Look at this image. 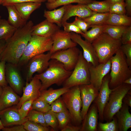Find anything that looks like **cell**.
Instances as JSON below:
<instances>
[{
	"label": "cell",
	"instance_id": "6da1fadb",
	"mask_svg": "<svg viewBox=\"0 0 131 131\" xmlns=\"http://www.w3.org/2000/svg\"><path fill=\"white\" fill-rule=\"evenodd\" d=\"M33 23L31 20L23 27L16 29L6 41L5 46L0 57V61L18 65L26 47L32 36Z\"/></svg>",
	"mask_w": 131,
	"mask_h": 131
},
{
	"label": "cell",
	"instance_id": "7a4b0ae2",
	"mask_svg": "<svg viewBox=\"0 0 131 131\" xmlns=\"http://www.w3.org/2000/svg\"><path fill=\"white\" fill-rule=\"evenodd\" d=\"M72 71L66 70L60 62L55 59H51L47 68L42 73L35 76L41 82V91L47 89L54 84L61 85L70 76Z\"/></svg>",
	"mask_w": 131,
	"mask_h": 131
},
{
	"label": "cell",
	"instance_id": "3957f363",
	"mask_svg": "<svg viewBox=\"0 0 131 131\" xmlns=\"http://www.w3.org/2000/svg\"><path fill=\"white\" fill-rule=\"evenodd\" d=\"M111 60L109 86L110 89H113L123 83L125 80L131 77V68L121 48L112 57Z\"/></svg>",
	"mask_w": 131,
	"mask_h": 131
},
{
	"label": "cell",
	"instance_id": "277c9868",
	"mask_svg": "<svg viewBox=\"0 0 131 131\" xmlns=\"http://www.w3.org/2000/svg\"><path fill=\"white\" fill-rule=\"evenodd\" d=\"M99 63H104L110 59L120 48L121 39H116L103 33L92 43Z\"/></svg>",
	"mask_w": 131,
	"mask_h": 131
},
{
	"label": "cell",
	"instance_id": "5b68a950",
	"mask_svg": "<svg viewBox=\"0 0 131 131\" xmlns=\"http://www.w3.org/2000/svg\"><path fill=\"white\" fill-rule=\"evenodd\" d=\"M52 44L51 37L32 35L18 65H24L33 57L49 51Z\"/></svg>",
	"mask_w": 131,
	"mask_h": 131
},
{
	"label": "cell",
	"instance_id": "8992f818",
	"mask_svg": "<svg viewBox=\"0 0 131 131\" xmlns=\"http://www.w3.org/2000/svg\"><path fill=\"white\" fill-rule=\"evenodd\" d=\"M131 89V84L124 83L112 89L104 108V120L106 122L112 120L116 113L121 108L124 97Z\"/></svg>",
	"mask_w": 131,
	"mask_h": 131
},
{
	"label": "cell",
	"instance_id": "52a82bcc",
	"mask_svg": "<svg viewBox=\"0 0 131 131\" xmlns=\"http://www.w3.org/2000/svg\"><path fill=\"white\" fill-rule=\"evenodd\" d=\"M89 65L83 57L82 52L80 51L77 62L70 75L63 83V87L70 88L90 84Z\"/></svg>",
	"mask_w": 131,
	"mask_h": 131
},
{
	"label": "cell",
	"instance_id": "ba28073f",
	"mask_svg": "<svg viewBox=\"0 0 131 131\" xmlns=\"http://www.w3.org/2000/svg\"><path fill=\"white\" fill-rule=\"evenodd\" d=\"M62 98L69 111L71 120L75 125L79 126L82 123L81 115L82 102L79 86L73 87L62 95Z\"/></svg>",
	"mask_w": 131,
	"mask_h": 131
},
{
	"label": "cell",
	"instance_id": "9c48e42d",
	"mask_svg": "<svg viewBox=\"0 0 131 131\" xmlns=\"http://www.w3.org/2000/svg\"><path fill=\"white\" fill-rule=\"evenodd\" d=\"M80 51L76 46L57 51L52 54L51 59L63 64L67 70L72 71L78 60Z\"/></svg>",
	"mask_w": 131,
	"mask_h": 131
},
{
	"label": "cell",
	"instance_id": "30bf717a",
	"mask_svg": "<svg viewBox=\"0 0 131 131\" xmlns=\"http://www.w3.org/2000/svg\"><path fill=\"white\" fill-rule=\"evenodd\" d=\"M52 54L48 51L46 54L42 53L32 57L28 61L26 77V82H29L36 72L41 74L48 68Z\"/></svg>",
	"mask_w": 131,
	"mask_h": 131
},
{
	"label": "cell",
	"instance_id": "8fae6325",
	"mask_svg": "<svg viewBox=\"0 0 131 131\" xmlns=\"http://www.w3.org/2000/svg\"><path fill=\"white\" fill-rule=\"evenodd\" d=\"M110 79V76L106 75L104 78L98 94L94 100V102L96 104L98 108L99 120L102 122L104 121V108L112 90V89L110 88L109 86Z\"/></svg>",
	"mask_w": 131,
	"mask_h": 131
},
{
	"label": "cell",
	"instance_id": "7c38bea8",
	"mask_svg": "<svg viewBox=\"0 0 131 131\" xmlns=\"http://www.w3.org/2000/svg\"><path fill=\"white\" fill-rule=\"evenodd\" d=\"M53 44L49 51L52 54L57 51L76 47L77 44L71 38V33L60 29L51 36Z\"/></svg>",
	"mask_w": 131,
	"mask_h": 131
},
{
	"label": "cell",
	"instance_id": "4fadbf2b",
	"mask_svg": "<svg viewBox=\"0 0 131 131\" xmlns=\"http://www.w3.org/2000/svg\"><path fill=\"white\" fill-rule=\"evenodd\" d=\"M5 75L6 81L9 86L17 93L21 94L23 91L24 83L17 66L6 63Z\"/></svg>",
	"mask_w": 131,
	"mask_h": 131
},
{
	"label": "cell",
	"instance_id": "5bb4252c",
	"mask_svg": "<svg viewBox=\"0 0 131 131\" xmlns=\"http://www.w3.org/2000/svg\"><path fill=\"white\" fill-rule=\"evenodd\" d=\"M41 86L40 81L35 76L29 82H26L25 85L23 88V94L19 101L16 106L19 109L25 102L29 100H34L39 98Z\"/></svg>",
	"mask_w": 131,
	"mask_h": 131
},
{
	"label": "cell",
	"instance_id": "9a60e30c",
	"mask_svg": "<svg viewBox=\"0 0 131 131\" xmlns=\"http://www.w3.org/2000/svg\"><path fill=\"white\" fill-rule=\"evenodd\" d=\"M70 33L72 40L82 48L83 57L87 61L94 66L98 64V59L92 43L83 39L78 33L73 32Z\"/></svg>",
	"mask_w": 131,
	"mask_h": 131
},
{
	"label": "cell",
	"instance_id": "2e32d148",
	"mask_svg": "<svg viewBox=\"0 0 131 131\" xmlns=\"http://www.w3.org/2000/svg\"><path fill=\"white\" fill-rule=\"evenodd\" d=\"M111 59L104 63L93 66L90 64L89 71L90 84L99 90L104 78L110 70Z\"/></svg>",
	"mask_w": 131,
	"mask_h": 131
},
{
	"label": "cell",
	"instance_id": "e0dca14e",
	"mask_svg": "<svg viewBox=\"0 0 131 131\" xmlns=\"http://www.w3.org/2000/svg\"><path fill=\"white\" fill-rule=\"evenodd\" d=\"M82 102L81 115L84 119L92 102L97 96L99 90L92 84L79 86Z\"/></svg>",
	"mask_w": 131,
	"mask_h": 131
},
{
	"label": "cell",
	"instance_id": "ac0fdd59",
	"mask_svg": "<svg viewBox=\"0 0 131 131\" xmlns=\"http://www.w3.org/2000/svg\"><path fill=\"white\" fill-rule=\"evenodd\" d=\"M65 6V12L62 21V24L71 17L75 16L84 18L90 16L94 12L86 4H78L74 5L69 4Z\"/></svg>",
	"mask_w": 131,
	"mask_h": 131
},
{
	"label": "cell",
	"instance_id": "d6986e66",
	"mask_svg": "<svg viewBox=\"0 0 131 131\" xmlns=\"http://www.w3.org/2000/svg\"><path fill=\"white\" fill-rule=\"evenodd\" d=\"M0 119L4 127L12 125L23 124L28 120L23 118L16 106L8 107L0 112Z\"/></svg>",
	"mask_w": 131,
	"mask_h": 131
},
{
	"label": "cell",
	"instance_id": "ffe728a7",
	"mask_svg": "<svg viewBox=\"0 0 131 131\" xmlns=\"http://www.w3.org/2000/svg\"><path fill=\"white\" fill-rule=\"evenodd\" d=\"M98 108L94 103L90 106L84 118L82 121L81 131H96L98 130Z\"/></svg>",
	"mask_w": 131,
	"mask_h": 131
},
{
	"label": "cell",
	"instance_id": "44dd1931",
	"mask_svg": "<svg viewBox=\"0 0 131 131\" xmlns=\"http://www.w3.org/2000/svg\"><path fill=\"white\" fill-rule=\"evenodd\" d=\"M0 98V112L14 105H17L20 97L14 90L8 85L3 87Z\"/></svg>",
	"mask_w": 131,
	"mask_h": 131
},
{
	"label": "cell",
	"instance_id": "7402d4cb",
	"mask_svg": "<svg viewBox=\"0 0 131 131\" xmlns=\"http://www.w3.org/2000/svg\"><path fill=\"white\" fill-rule=\"evenodd\" d=\"M60 27L56 24L51 23L46 19L33 27L32 35H36L51 37Z\"/></svg>",
	"mask_w": 131,
	"mask_h": 131
},
{
	"label": "cell",
	"instance_id": "603a6c76",
	"mask_svg": "<svg viewBox=\"0 0 131 131\" xmlns=\"http://www.w3.org/2000/svg\"><path fill=\"white\" fill-rule=\"evenodd\" d=\"M117 119L118 131H127L131 127V114L129 108L123 103L122 106L115 114Z\"/></svg>",
	"mask_w": 131,
	"mask_h": 131
},
{
	"label": "cell",
	"instance_id": "cb8c5ba5",
	"mask_svg": "<svg viewBox=\"0 0 131 131\" xmlns=\"http://www.w3.org/2000/svg\"><path fill=\"white\" fill-rule=\"evenodd\" d=\"M41 5V2H28L17 3L14 5L22 18L27 21L31 14L39 8Z\"/></svg>",
	"mask_w": 131,
	"mask_h": 131
},
{
	"label": "cell",
	"instance_id": "d4e9b609",
	"mask_svg": "<svg viewBox=\"0 0 131 131\" xmlns=\"http://www.w3.org/2000/svg\"><path fill=\"white\" fill-rule=\"evenodd\" d=\"M8 13V22L16 29L24 26L27 21L24 20L14 5L6 6Z\"/></svg>",
	"mask_w": 131,
	"mask_h": 131
},
{
	"label": "cell",
	"instance_id": "484cf974",
	"mask_svg": "<svg viewBox=\"0 0 131 131\" xmlns=\"http://www.w3.org/2000/svg\"><path fill=\"white\" fill-rule=\"evenodd\" d=\"M70 88L63 87L60 88L54 89L52 88L41 91L40 97L50 105L65 93L68 91Z\"/></svg>",
	"mask_w": 131,
	"mask_h": 131
},
{
	"label": "cell",
	"instance_id": "4316f807",
	"mask_svg": "<svg viewBox=\"0 0 131 131\" xmlns=\"http://www.w3.org/2000/svg\"><path fill=\"white\" fill-rule=\"evenodd\" d=\"M65 10V6L53 10H46L44 12V16L49 22L55 24L60 27L62 26V21Z\"/></svg>",
	"mask_w": 131,
	"mask_h": 131
},
{
	"label": "cell",
	"instance_id": "83f0119b",
	"mask_svg": "<svg viewBox=\"0 0 131 131\" xmlns=\"http://www.w3.org/2000/svg\"><path fill=\"white\" fill-rule=\"evenodd\" d=\"M105 24L117 26L131 25V18L124 15L111 14Z\"/></svg>",
	"mask_w": 131,
	"mask_h": 131
},
{
	"label": "cell",
	"instance_id": "f1b7e54d",
	"mask_svg": "<svg viewBox=\"0 0 131 131\" xmlns=\"http://www.w3.org/2000/svg\"><path fill=\"white\" fill-rule=\"evenodd\" d=\"M16 30L7 20L2 18L0 16V40L6 41L13 35Z\"/></svg>",
	"mask_w": 131,
	"mask_h": 131
},
{
	"label": "cell",
	"instance_id": "f546056e",
	"mask_svg": "<svg viewBox=\"0 0 131 131\" xmlns=\"http://www.w3.org/2000/svg\"><path fill=\"white\" fill-rule=\"evenodd\" d=\"M110 14L109 12L101 13L94 12L90 16L82 19L89 24L90 26L105 25Z\"/></svg>",
	"mask_w": 131,
	"mask_h": 131
},
{
	"label": "cell",
	"instance_id": "4dcf8cb0",
	"mask_svg": "<svg viewBox=\"0 0 131 131\" xmlns=\"http://www.w3.org/2000/svg\"><path fill=\"white\" fill-rule=\"evenodd\" d=\"M128 26L105 24L104 25L103 32L114 39H120Z\"/></svg>",
	"mask_w": 131,
	"mask_h": 131
},
{
	"label": "cell",
	"instance_id": "1f68e13d",
	"mask_svg": "<svg viewBox=\"0 0 131 131\" xmlns=\"http://www.w3.org/2000/svg\"><path fill=\"white\" fill-rule=\"evenodd\" d=\"M104 25L90 26L91 29L84 33L82 36L85 40L92 43V42L104 33Z\"/></svg>",
	"mask_w": 131,
	"mask_h": 131
},
{
	"label": "cell",
	"instance_id": "d6a6232c",
	"mask_svg": "<svg viewBox=\"0 0 131 131\" xmlns=\"http://www.w3.org/2000/svg\"><path fill=\"white\" fill-rule=\"evenodd\" d=\"M111 4L109 0H105L102 1L94 0L87 5L89 8L94 12L104 13L109 12Z\"/></svg>",
	"mask_w": 131,
	"mask_h": 131
},
{
	"label": "cell",
	"instance_id": "836d02e7",
	"mask_svg": "<svg viewBox=\"0 0 131 131\" xmlns=\"http://www.w3.org/2000/svg\"><path fill=\"white\" fill-rule=\"evenodd\" d=\"M94 0H57L52 3L47 2L46 3V8L49 10H52L61 6L71 4L73 3L84 4L88 5Z\"/></svg>",
	"mask_w": 131,
	"mask_h": 131
},
{
	"label": "cell",
	"instance_id": "e575fe53",
	"mask_svg": "<svg viewBox=\"0 0 131 131\" xmlns=\"http://www.w3.org/2000/svg\"><path fill=\"white\" fill-rule=\"evenodd\" d=\"M23 124L26 131H54L52 128H50L49 127L45 126L40 124L28 120Z\"/></svg>",
	"mask_w": 131,
	"mask_h": 131
},
{
	"label": "cell",
	"instance_id": "d590c367",
	"mask_svg": "<svg viewBox=\"0 0 131 131\" xmlns=\"http://www.w3.org/2000/svg\"><path fill=\"white\" fill-rule=\"evenodd\" d=\"M45 123L47 127H50L54 131L59 128L58 121L55 113L50 110L44 113Z\"/></svg>",
	"mask_w": 131,
	"mask_h": 131
},
{
	"label": "cell",
	"instance_id": "8d00e7d4",
	"mask_svg": "<svg viewBox=\"0 0 131 131\" xmlns=\"http://www.w3.org/2000/svg\"><path fill=\"white\" fill-rule=\"evenodd\" d=\"M32 109L45 113L51 110V106L44 99L39 97L33 102Z\"/></svg>",
	"mask_w": 131,
	"mask_h": 131
},
{
	"label": "cell",
	"instance_id": "74e56055",
	"mask_svg": "<svg viewBox=\"0 0 131 131\" xmlns=\"http://www.w3.org/2000/svg\"><path fill=\"white\" fill-rule=\"evenodd\" d=\"M57 120L59 128L61 131L69 124L71 120L69 112L67 109L59 113H55Z\"/></svg>",
	"mask_w": 131,
	"mask_h": 131
},
{
	"label": "cell",
	"instance_id": "f35d334b",
	"mask_svg": "<svg viewBox=\"0 0 131 131\" xmlns=\"http://www.w3.org/2000/svg\"><path fill=\"white\" fill-rule=\"evenodd\" d=\"M44 113L32 109L29 112L26 117L28 120L40 124L47 127L45 123Z\"/></svg>",
	"mask_w": 131,
	"mask_h": 131
},
{
	"label": "cell",
	"instance_id": "ab89813d",
	"mask_svg": "<svg viewBox=\"0 0 131 131\" xmlns=\"http://www.w3.org/2000/svg\"><path fill=\"white\" fill-rule=\"evenodd\" d=\"M97 129L99 131H119L116 117L114 116L112 120L110 122L105 123L99 122L98 124Z\"/></svg>",
	"mask_w": 131,
	"mask_h": 131
},
{
	"label": "cell",
	"instance_id": "60d3db41",
	"mask_svg": "<svg viewBox=\"0 0 131 131\" xmlns=\"http://www.w3.org/2000/svg\"><path fill=\"white\" fill-rule=\"evenodd\" d=\"M111 14L124 15L126 13V4L124 2L112 4L109 12Z\"/></svg>",
	"mask_w": 131,
	"mask_h": 131
},
{
	"label": "cell",
	"instance_id": "b9f144b4",
	"mask_svg": "<svg viewBox=\"0 0 131 131\" xmlns=\"http://www.w3.org/2000/svg\"><path fill=\"white\" fill-rule=\"evenodd\" d=\"M50 106L51 110L55 113H59L67 109L60 97L53 102Z\"/></svg>",
	"mask_w": 131,
	"mask_h": 131
},
{
	"label": "cell",
	"instance_id": "7bdbcfd3",
	"mask_svg": "<svg viewBox=\"0 0 131 131\" xmlns=\"http://www.w3.org/2000/svg\"><path fill=\"white\" fill-rule=\"evenodd\" d=\"M33 101L30 100L25 102L18 109V112L22 118L26 117L29 111L32 109V105Z\"/></svg>",
	"mask_w": 131,
	"mask_h": 131
},
{
	"label": "cell",
	"instance_id": "ee69618b",
	"mask_svg": "<svg viewBox=\"0 0 131 131\" xmlns=\"http://www.w3.org/2000/svg\"><path fill=\"white\" fill-rule=\"evenodd\" d=\"M62 26L64 28V30L67 32H73L82 35L84 33L73 22L68 23L67 21L65 22L62 24Z\"/></svg>",
	"mask_w": 131,
	"mask_h": 131
},
{
	"label": "cell",
	"instance_id": "f6af8a7d",
	"mask_svg": "<svg viewBox=\"0 0 131 131\" xmlns=\"http://www.w3.org/2000/svg\"><path fill=\"white\" fill-rule=\"evenodd\" d=\"M73 23L76 25L83 33H85L90 27V25L82 18L76 16Z\"/></svg>",
	"mask_w": 131,
	"mask_h": 131
},
{
	"label": "cell",
	"instance_id": "bcb514c9",
	"mask_svg": "<svg viewBox=\"0 0 131 131\" xmlns=\"http://www.w3.org/2000/svg\"><path fill=\"white\" fill-rule=\"evenodd\" d=\"M6 62L4 61L0 62V86L3 87L8 86L5 75V66Z\"/></svg>",
	"mask_w": 131,
	"mask_h": 131
},
{
	"label": "cell",
	"instance_id": "7dc6e473",
	"mask_svg": "<svg viewBox=\"0 0 131 131\" xmlns=\"http://www.w3.org/2000/svg\"><path fill=\"white\" fill-rule=\"evenodd\" d=\"M121 49L126 57L130 67L131 68V43L122 44Z\"/></svg>",
	"mask_w": 131,
	"mask_h": 131
},
{
	"label": "cell",
	"instance_id": "c3c4849f",
	"mask_svg": "<svg viewBox=\"0 0 131 131\" xmlns=\"http://www.w3.org/2000/svg\"><path fill=\"white\" fill-rule=\"evenodd\" d=\"M122 44L131 43V25L127 27L121 38Z\"/></svg>",
	"mask_w": 131,
	"mask_h": 131
},
{
	"label": "cell",
	"instance_id": "681fc988",
	"mask_svg": "<svg viewBox=\"0 0 131 131\" xmlns=\"http://www.w3.org/2000/svg\"><path fill=\"white\" fill-rule=\"evenodd\" d=\"M46 1L47 0H3L1 5L6 7L7 6L14 5L16 3L23 2H32L42 3Z\"/></svg>",
	"mask_w": 131,
	"mask_h": 131
},
{
	"label": "cell",
	"instance_id": "f907efd6",
	"mask_svg": "<svg viewBox=\"0 0 131 131\" xmlns=\"http://www.w3.org/2000/svg\"><path fill=\"white\" fill-rule=\"evenodd\" d=\"M3 131H26L23 124L16 125L11 127H4L2 130Z\"/></svg>",
	"mask_w": 131,
	"mask_h": 131
},
{
	"label": "cell",
	"instance_id": "816d5d0a",
	"mask_svg": "<svg viewBox=\"0 0 131 131\" xmlns=\"http://www.w3.org/2000/svg\"><path fill=\"white\" fill-rule=\"evenodd\" d=\"M81 127L74 126L68 124L61 131H80Z\"/></svg>",
	"mask_w": 131,
	"mask_h": 131
},
{
	"label": "cell",
	"instance_id": "f5cc1de1",
	"mask_svg": "<svg viewBox=\"0 0 131 131\" xmlns=\"http://www.w3.org/2000/svg\"><path fill=\"white\" fill-rule=\"evenodd\" d=\"M123 103L131 107V90L128 91L124 97L123 99Z\"/></svg>",
	"mask_w": 131,
	"mask_h": 131
},
{
	"label": "cell",
	"instance_id": "db71d44e",
	"mask_svg": "<svg viewBox=\"0 0 131 131\" xmlns=\"http://www.w3.org/2000/svg\"><path fill=\"white\" fill-rule=\"evenodd\" d=\"M126 8L128 14H131V0H126Z\"/></svg>",
	"mask_w": 131,
	"mask_h": 131
},
{
	"label": "cell",
	"instance_id": "11a10c76",
	"mask_svg": "<svg viewBox=\"0 0 131 131\" xmlns=\"http://www.w3.org/2000/svg\"><path fill=\"white\" fill-rule=\"evenodd\" d=\"M6 41L4 40H0V57L1 54L6 45Z\"/></svg>",
	"mask_w": 131,
	"mask_h": 131
},
{
	"label": "cell",
	"instance_id": "9f6ffc18",
	"mask_svg": "<svg viewBox=\"0 0 131 131\" xmlns=\"http://www.w3.org/2000/svg\"><path fill=\"white\" fill-rule=\"evenodd\" d=\"M112 4L124 2V0H109Z\"/></svg>",
	"mask_w": 131,
	"mask_h": 131
},
{
	"label": "cell",
	"instance_id": "6f0895ef",
	"mask_svg": "<svg viewBox=\"0 0 131 131\" xmlns=\"http://www.w3.org/2000/svg\"><path fill=\"white\" fill-rule=\"evenodd\" d=\"M123 83L129 84H131V77L125 80Z\"/></svg>",
	"mask_w": 131,
	"mask_h": 131
},
{
	"label": "cell",
	"instance_id": "680465c9",
	"mask_svg": "<svg viewBox=\"0 0 131 131\" xmlns=\"http://www.w3.org/2000/svg\"><path fill=\"white\" fill-rule=\"evenodd\" d=\"M57 0H47V2L49 3H52L56 1Z\"/></svg>",
	"mask_w": 131,
	"mask_h": 131
},
{
	"label": "cell",
	"instance_id": "91938a15",
	"mask_svg": "<svg viewBox=\"0 0 131 131\" xmlns=\"http://www.w3.org/2000/svg\"><path fill=\"white\" fill-rule=\"evenodd\" d=\"M4 127L0 119V131L2 130V129Z\"/></svg>",
	"mask_w": 131,
	"mask_h": 131
},
{
	"label": "cell",
	"instance_id": "94428289",
	"mask_svg": "<svg viewBox=\"0 0 131 131\" xmlns=\"http://www.w3.org/2000/svg\"><path fill=\"white\" fill-rule=\"evenodd\" d=\"M3 87L0 86V98L3 91Z\"/></svg>",
	"mask_w": 131,
	"mask_h": 131
},
{
	"label": "cell",
	"instance_id": "6125c7cd",
	"mask_svg": "<svg viewBox=\"0 0 131 131\" xmlns=\"http://www.w3.org/2000/svg\"><path fill=\"white\" fill-rule=\"evenodd\" d=\"M3 0H0V5L2 4V3Z\"/></svg>",
	"mask_w": 131,
	"mask_h": 131
}]
</instances>
